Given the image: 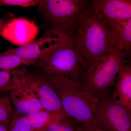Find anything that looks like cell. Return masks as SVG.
Wrapping results in <instances>:
<instances>
[{
    "label": "cell",
    "mask_w": 131,
    "mask_h": 131,
    "mask_svg": "<svg viewBox=\"0 0 131 131\" xmlns=\"http://www.w3.org/2000/svg\"><path fill=\"white\" fill-rule=\"evenodd\" d=\"M90 5L108 29L131 18V0H93Z\"/></svg>",
    "instance_id": "8"
},
{
    "label": "cell",
    "mask_w": 131,
    "mask_h": 131,
    "mask_svg": "<svg viewBox=\"0 0 131 131\" xmlns=\"http://www.w3.org/2000/svg\"><path fill=\"white\" fill-rule=\"evenodd\" d=\"M127 57L114 49L96 59L84 70L80 81L94 98L100 99L109 97L117 75L128 62Z\"/></svg>",
    "instance_id": "3"
},
{
    "label": "cell",
    "mask_w": 131,
    "mask_h": 131,
    "mask_svg": "<svg viewBox=\"0 0 131 131\" xmlns=\"http://www.w3.org/2000/svg\"><path fill=\"white\" fill-rule=\"evenodd\" d=\"M43 75L55 90L69 117H72L77 123L98 127L94 113L96 98L79 79L64 76Z\"/></svg>",
    "instance_id": "1"
},
{
    "label": "cell",
    "mask_w": 131,
    "mask_h": 131,
    "mask_svg": "<svg viewBox=\"0 0 131 131\" xmlns=\"http://www.w3.org/2000/svg\"><path fill=\"white\" fill-rule=\"evenodd\" d=\"M12 18L13 16L10 14L3 18H0V36H1L2 32L5 26Z\"/></svg>",
    "instance_id": "22"
},
{
    "label": "cell",
    "mask_w": 131,
    "mask_h": 131,
    "mask_svg": "<svg viewBox=\"0 0 131 131\" xmlns=\"http://www.w3.org/2000/svg\"><path fill=\"white\" fill-rule=\"evenodd\" d=\"M112 100L131 116V67L126 64L117 75Z\"/></svg>",
    "instance_id": "12"
},
{
    "label": "cell",
    "mask_w": 131,
    "mask_h": 131,
    "mask_svg": "<svg viewBox=\"0 0 131 131\" xmlns=\"http://www.w3.org/2000/svg\"><path fill=\"white\" fill-rule=\"evenodd\" d=\"M108 31L113 49L129 56L131 49V18L117 23Z\"/></svg>",
    "instance_id": "13"
},
{
    "label": "cell",
    "mask_w": 131,
    "mask_h": 131,
    "mask_svg": "<svg viewBox=\"0 0 131 131\" xmlns=\"http://www.w3.org/2000/svg\"><path fill=\"white\" fill-rule=\"evenodd\" d=\"M40 1L37 0H0V6H17L24 7H30L38 5Z\"/></svg>",
    "instance_id": "20"
},
{
    "label": "cell",
    "mask_w": 131,
    "mask_h": 131,
    "mask_svg": "<svg viewBox=\"0 0 131 131\" xmlns=\"http://www.w3.org/2000/svg\"><path fill=\"white\" fill-rule=\"evenodd\" d=\"M39 28L35 22L23 18H13L5 26L1 36L19 47L35 40Z\"/></svg>",
    "instance_id": "11"
},
{
    "label": "cell",
    "mask_w": 131,
    "mask_h": 131,
    "mask_svg": "<svg viewBox=\"0 0 131 131\" xmlns=\"http://www.w3.org/2000/svg\"><path fill=\"white\" fill-rule=\"evenodd\" d=\"M94 113L98 128L105 131H131V116L110 99H96Z\"/></svg>",
    "instance_id": "7"
},
{
    "label": "cell",
    "mask_w": 131,
    "mask_h": 131,
    "mask_svg": "<svg viewBox=\"0 0 131 131\" xmlns=\"http://www.w3.org/2000/svg\"><path fill=\"white\" fill-rule=\"evenodd\" d=\"M14 116L10 98L5 94L0 96V123L9 128Z\"/></svg>",
    "instance_id": "16"
},
{
    "label": "cell",
    "mask_w": 131,
    "mask_h": 131,
    "mask_svg": "<svg viewBox=\"0 0 131 131\" xmlns=\"http://www.w3.org/2000/svg\"><path fill=\"white\" fill-rule=\"evenodd\" d=\"M9 131H34L26 116L14 112L9 127Z\"/></svg>",
    "instance_id": "17"
},
{
    "label": "cell",
    "mask_w": 131,
    "mask_h": 131,
    "mask_svg": "<svg viewBox=\"0 0 131 131\" xmlns=\"http://www.w3.org/2000/svg\"><path fill=\"white\" fill-rule=\"evenodd\" d=\"M0 131H9V128L4 124L0 123Z\"/></svg>",
    "instance_id": "23"
},
{
    "label": "cell",
    "mask_w": 131,
    "mask_h": 131,
    "mask_svg": "<svg viewBox=\"0 0 131 131\" xmlns=\"http://www.w3.org/2000/svg\"><path fill=\"white\" fill-rule=\"evenodd\" d=\"M77 131H105L96 127L90 125L81 124L77 127Z\"/></svg>",
    "instance_id": "21"
},
{
    "label": "cell",
    "mask_w": 131,
    "mask_h": 131,
    "mask_svg": "<svg viewBox=\"0 0 131 131\" xmlns=\"http://www.w3.org/2000/svg\"><path fill=\"white\" fill-rule=\"evenodd\" d=\"M73 37V34H64L58 44L37 60L35 66L40 73L80 80L84 66Z\"/></svg>",
    "instance_id": "4"
},
{
    "label": "cell",
    "mask_w": 131,
    "mask_h": 131,
    "mask_svg": "<svg viewBox=\"0 0 131 131\" xmlns=\"http://www.w3.org/2000/svg\"><path fill=\"white\" fill-rule=\"evenodd\" d=\"M64 34L48 30L38 39L24 46L10 49L5 52L25 59L36 61L58 44Z\"/></svg>",
    "instance_id": "10"
},
{
    "label": "cell",
    "mask_w": 131,
    "mask_h": 131,
    "mask_svg": "<svg viewBox=\"0 0 131 131\" xmlns=\"http://www.w3.org/2000/svg\"><path fill=\"white\" fill-rule=\"evenodd\" d=\"M16 70L22 81L36 95L44 110L62 118H69L56 92L43 75L28 70L26 66Z\"/></svg>",
    "instance_id": "6"
},
{
    "label": "cell",
    "mask_w": 131,
    "mask_h": 131,
    "mask_svg": "<svg viewBox=\"0 0 131 131\" xmlns=\"http://www.w3.org/2000/svg\"><path fill=\"white\" fill-rule=\"evenodd\" d=\"M36 61L21 58L4 52L0 53V70L12 71L20 66L26 67L28 66H35Z\"/></svg>",
    "instance_id": "15"
},
{
    "label": "cell",
    "mask_w": 131,
    "mask_h": 131,
    "mask_svg": "<svg viewBox=\"0 0 131 131\" xmlns=\"http://www.w3.org/2000/svg\"><path fill=\"white\" fill-rule=\"evenodd\" d=\"M68 118L51 124L43 131H77L75 124Z\"/></svg>",
    "instance_id": "19"
},
{
    "label": "cell",
    "mask_w": 131,
    "mask_h": 131,
    "mask_svg": "<svg viewBox=\"0 0 131 131\" xmlns=\"http://www.w3.org/2000/svg\"><path fill=\"white\" fill-rule=\"evenodd\" d=\"M15 84L12 71L0 70V96L9 92L14 87Z\"/></svg>",
    "instance_id": "18"
},
{
    "label": "cell",
    "mask_w": 131,
    "mask_h": 131,
    "mask_svg": "<svg viewBox=\"0 0 131 131\" xmlns=\"http://www.w3.org/2000/svg\"><path fill=\"white\" fill-rule=\"evenodd\" d=\"M90 2L88 0H42L37 10L49 30L72 35Z\"/></svg>",
    "instance_id": "5"
},
{
    "label": "cell",
    "mask_w": 131,
    "mask_h": 131,
    "mask_svg": "<svg viewBox=\"0 0 131 131\" xmlns=\"http://www.w3.org/2000/svg\"><path fill=\"white\" fill-rule=\"evenodd\" d=\"M27 117L34 131H43L51 124L60 120L66 119L44 109Z\"/></svg>",
    "instance_id": "14"
},
{
    "label": "cell",
    "mask_w": 131,
    "mask_h": 131,
    "mask_svg": "<svg viewBox=\"0 0 131 131\" xmlns=\"http://www.w3.org/2000/svg\"><path fill=\"white\" fill-rule=\"evenodd\" d=\"M75 31L73 40L84 65V70L96 59L114 50L110 44L108 29L90 5Z\"/></svg>",
    "instance_id": "2"
},
{
    "label": "cell",
    "mask_w": 131,
    "mask_h": 131,
    "mask_svg": "<svg viewBox=\"0 0 131 131\" xmlns=\"http://www.w3.org/2000/svg\"><path fill=\"white\" fill-rule=\"evenodd\" d=\"M12 71L15 84L9 91V98L15 112L27 116L43 110L36 95L21 80L16 69Z\"/></svg>",
    "instance_id": "9"
}]
</instances>
